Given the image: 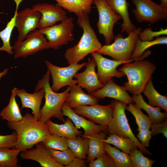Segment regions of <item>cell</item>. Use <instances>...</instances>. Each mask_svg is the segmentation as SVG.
<instances>
[{"label": "cell", "mask_w": 167, "mask_h": 167, "mask_svg": "<svg viewBox=\"0 0 167 167\" xmlns=\"http://www.w3.org/2000/svg\"><path fill=\"white\" fill-rule=\"evenodd\" d=\"M167 29L161 28L158 31H153L151 28H148L140 32L139 34V37L142 41H151L155 38L161 36H166Z\"/></svg>", "instance_id": "cell-39"}, {"label": "cell", "mask_w": 167, "mask_h": 167, "mask_svg": "<svg viewBox=\"0 0 167 167\" xmlns=\"http://www.w3.org/2000/svg\"><path fill=\"white\" fill-rule=\"evenodd\" d=\"M132 97L136 106L147 113L152 124L161 123L167 118V112H161L160 107H154L149 105L144 101L141 94L133 95Z\"/></svg>", "instance_id": "cell-25"}, {"label": "cell", "mask_w": 167, "mask_h": 167, "mask_svg": "<svg viewBox=\"0 0 167 167\" xmlns=\"http://www.w3.org/2000/svg\"><path fill=\"white\" fill-rule=\"evenodd\" d=\"M47 149L63 151L68 148L66 138L52 134L43 142Z\"/></svg>", "instance_id": "cell-38"}, {"label": "cell", "mask_w": 167, "mask_h": 167, "mask_svg": "<svg viewBox=\"0 0 167 167\" xmlns=\"http://www.w3.org/2000/svg\"><path fill=\"white\" fill-rule=\"evenodd\" d=\"M16 88H14L12 90L8 104L0 113L2 119L8 122H18L23 117L16 100Z\"/></svg>", "instance_id": "cell-27"}, {"label": "cell", "mask_w": 167, "mask_h": 167, "mask_svg": "<svg viewBox=\"0 0 167 167\" xmlns=\"http://www.w3.org/2000/svg\"><path fill=\"white\" fill-rule=\"evenodd\" d=\"M104 147L105 151L113 160L115 167H131V161L129 154L105 143Z\"/></svg>", "instance_id": "cell-30"}, {"label": "cell", "mask_w": 167, "mask_h": 167, "mask_svg": "<svg viewBox=\"0 0 167 167\" xmlns=\"http://www.w3.org/2000/svg\"><path fill=\"white\" fill-rule=\"evenodd\" d=\"M126 107V110L130 112L134 116L138 128V131L143 129H150L152 123L148 116L144 114L141 109L135 104L130 103Z\"/></svg>", "instance_id": "cell-35"}, {"label": "cell", "mask_w": 167, "mask_h": 167, "mask_svg": "<svg viewBox=\"0 0 167 167\" xmlns=\"http://www.w3.org/2000/svg\"><path fill=\"white\" fill-rule=\"evenodd\" d=\"M45 63L51 75L53 83L51 87L55 92L66 86H71L77 84L73 78L78 71L85 66L87 62L80 64H74L66 67H60L46 60Z\"/></svg>", "instance_id": "cell-10"}, {"label": "cell", "mask_w": 167, "mask_h": 167, "mask_svg": "<svg viewBox=\"0 0 167 167\" xmlns=\"http://www.w3.org/2000/svg\"><path fill=\"white\" fill-rule=\"evenodd\" d=\"M66 139L68 148L75 157L86 159L88 148L87 138L79 135L75 138Z\"/></svg>", "instance_id": "cell-31"}, {"label": "cell", "mask_w": 167, "mask_h": 167, "mask_svg": "<svg viewBox=\"0 0 167 167\" xmlns=\"http://www.w3.org/2000/svg\"><path fill=\"white\" fill-rule=\"evenodd\" d=\"M86 162L84 159L75 157L66 167H87Z\"/></svg>", "instance_id": "cell-44"}, {"label": "cell", "mask_w": 167, "mask_h": 167, "mask_svg": "<svg viewBox=\"0 0 167 167\" xmlns=\"http://www.w3.org/2000/svg\"><path fill=\"white\" fill-rule=\"evenodd\" d=\"M74 27L73 18L68 17L58 24L39 30L46 36L49 49H58L62 45L75 40Z\"/></svg>", "instance_id": "cell-7"}, {"label": "cell", "mask_w": 167, "mask_h": 167, "mask_svg": "<svg viewBox=\"0 0 167 167\" xmlns=\"http://www.w3.org/2000/svg\"><path fill=\"white\" fill-rule=\"evenodd\" d=\"M41 16L39 12L29 8L17 13L15 27L18 32V41L24 40L29 33L37 28Z\"/></svg>", "instance_id": "cell-15"}, {"label": "cell", "mask_w": 167, "mask_h": 167, "mask_svg": "<svg viewBox=\"0 0 167 167\" xmlns=\"http://www.w3.org/2000/svg\"><path fill=\"white\" fill-rule=\"evenodd\" d=\"M77 17V24L82 29L83 33L77 43L64 53L65 58L69 65L78 63L88 54L97 51L102 46L90 24L88 14L83 13Z\"/></svg>", "instance_id": "cell-2"}, {"label": "cell", "mask_w": 167, "mask_h": 167, "mask_svg": "<svg viewBox=\"0 0 167 167\" xmlns=\"http://www.w3.org/2000/svg\"><path fill=\"white\" fill-rule=\"evenodd\" d=\"M63 114L70 118L78 129H83L84 133L81 136L87 138L94 133L102 131L108 133L107 126L97 124L75 113L65 102L62 107Z\"/></svg>", "instance_id": "cell-17"}, {"label": "cell", "mask_w": 167, "mask_h": 167, "mask_svg": "<svg viewBox=\"0 0 167 167\" xmlns=\"http://www.w3.org/2000/svg\"><path fill=\"white\" fill-rule=\"evenodd\" d=\"M32 9L41 15L37 26L39 30L52 26L68 18L65 10L58 5L45 3H38L34 5Z\"/></svg>", "instance_id": "cell-14"}, {"label": "cell", "mask_w": 167, "mask_h": 167, "mask_svg": "<svg viewBox=\"0 0 167 167\" xmlns=\"http://www.w3.org/2000/svg\"><path fill=\"white\" fill-rule=\"evenodd\" d=\"M108 133L102 131L94 133L87 138L88 148L87 157V162L89 163L105 152L104 140Z\"/></svg>", "instance_id": "cell-24"}, {"label": "cell", "mask_w": 167, "mask_h": 167, "mask_svg": "<svg viewBox=\"0 0 167 167\" xmlns=\"http://www.w3.org/2000/svg\"><path fill=\"white\" fill-rule=\"evenodd\" d=\"M137 135V139L144 147H148L152 137V133L150 129H143L139 130Z\"/></svg>", "instance_id": "cell-43"}, {"label": "cell", "mask_w": 167, "mask_h": 167, "mask_svg": "<svg viewBox=\"0 0 167 167\" xmlns=\"http://www.w3.org/2000/svg\"><path fill=\"white\" fill-rule=\"evenodd\" d=\"M165 8L167 9V0H161V4Z\"/></svg>", "instance_id": "cell-46"}, {"label": "cell", "mask_w": 167, "mask_h": 167, "mask_svg": "<svg viewBox=\"0 0 167 167\" xmlns=\"http://www.w3.org/2000/svg\"><path fill=\"white\" fill-rule=\"evenodd\" d=\"M47 149L54 160L64 167L69 164L75 157L69 148L63 151Z\"/></svg>", "instance_id": "cell-37"}, {"label": "cell", "mask_w": 167, "mask_h": 167, "mask_svg": "<svg viewBox=\"0 0 167 167\" xmlns=\"http://www.w3.org/2000/svg\"><path fill=\"white\" fill-rule=\"evenodd\" d=\"M156 68L153 63L143 59L124 63L119 70L127 77L123 87L133 95L141 94Z\"/></svg>", "instance_id": "cell-4"}, {"label": "cell", "mask_w": 167, "mask_h": 167, "mask_svg": "<svg viewBox=\"0 0 167 167\" xmlns=\"http://www.w3.org/2000/svg\"><path fill=\"white\" fill-rule=\"evenodd\" d=\"M17 140V135L15 131L10 134L0 135V147L14 148Z\"/></svg>", "instance_id": "cell-41"}, {"label": "cell", "mask_w": 167, "mask_h": 167, "mask_svg": "<svg viewBox=\"0 0 167 167\" xmlns=\"http://www.w3.org/2000/svg\"><path fill=\"white\" fill-rule=\"evenodd\" d=\"M69 86V91L65 102L71 109L80 106L98 104L99 99L86 94L77 84Z\"/></svg>", "instance_id": "cell-21"}, {"label": "cell", "mask_w": 167, "mask_h": 167, "mask_svg": "<svg viewBox=\"0 0 167 167\" xmlns=\"http://www.w3.org/2000/svg\"><path fill=\"white\" fill-rule=\"evenodd\" d=\"M93 4L96 7L98 14L96 26L98 32L105 38V45L111 44L113 40L114 26L121 16L116 13L105 0H94Z\"/></svg>", "instance_id": "cell-8"}, {"label": "cell", "mask_w": 167, "mask_h": 167, "mask_svg": "<svg viewBox=\"0 0 167 167\" xmlns=\"http://www.w3.org/2000/svg\"><path fill=\"white\" fill-rule=\"evenodd\" d=\"M88 163L89 167H115L113 160L106 152Z\"/></svg>", "instance_id": "cell-40"}, {"label": "cell", "mask_w": 167, "mask_h": 167, "mask_svg": "<svg viewBox=\"0 0 167 167\" xmlns=\"http://www.w3.org/2000/svg\"><path fill=\"white\" fill-rule=\"evenodd\" d=\"M104 143L112 144L122 151L129 154L133 150L138 148L135 143L131 139L114 134H109L104 139Z\"/></svg>", "instance_id": "cell-29"}, {"label": "cell", "mask_w": 167, "mask_h": 167, "mask_svg": "<svg viewBox=\"0 0 167 167\" xmlns=\"http://www.w3.org/2000/svg\"><path fill=\"white\" fill-rule=\"evenodd\" d=\"M45 123L52 134L59 136L73 138L80 135L82 133L68 117L63 124L55 123L50 119L48 120Z\"/></svg>", "instance_id": "cell-23"}, {"label": "cell", "mask_w": 167, "mask_h": 167, "mask_svg": "<svg viewBox=\"0 0 167 167\" xmlns=\"http://www.w3.org/2000/svg\"><path fill=\"white\" fill-rule=\"evenodd\" d=\"M167 44V37L164 36L156 38L151 41H142L138 37L131 55V59H136L141 57L149 48L158 45Z\"/></svg>", "instance_id": "cell-33"}, {"label": "cell", "mask_w": 167, "mask_h": 167, "mask_svg": "<svg viewBox=\"0 0 167 167\" xmlns=\"http://www.w3.org/2000/svg\"><path fill=\"white\" fill-rule=\"evenodd\" d=\"M72 110L77 114L98 124L107 126L112 118V103L106 105L98 104L80 106Z\"/></svg>", "instance_id": "cell-13"}, {"label": "cell", "mask_w": 167, "mask_h": 167, "mask_svg": "<svg viewBox=\"0 0 167 167\" xmlns=\"http://www.w3.org/2000/svg\"><path fill=\"white\" fill-rule=\"evenodd\" d=\"M8 70V69L6 68L2 72H0V80L2 77L7 74Z\"/></svg>", "instance_id": "cell-45"}, {"label": "cell", "mask_w": 167, "mask_h": 167, "mask_svg": "<svg viewBox=\"0 0 167 167\" xmlns=\"http://www.w3.org/2000/svg\"><path fill=\"white\" fill-rule=\"evenodd\" d=\"M44 36L37 29L29 33L24 40L16 41L12 46L14 58H25L49 49L48 41Z\"/></svg>", "instance_id": "cell-11"}, {"label": "cell", "mask_w": 167, "mask_h": 167, "mask_svg": "<svg viewBox=\"0 0 167 167\" xmlns=\"http://www.w3.org/2000/svg\"><path fill=\"white\" fill-rule=\"evenodd\" d=\"M20 152L18 149L7 147H0V167H19L18 156Z\"/></svg>", "instance_id": "cell-34"}, {"label": "cell", "mask_w": 167, "mask_h": 167, "mask_svg": "<svg viewBox=\"0 0 167 167\" xmlns=\"http://www.w3.org/2000/svg\"><path fill=\"white\" fill-rule=\"evenodd\" d=\"M7 125L16 132L17 140L15 148L20 152L32 148L52 134L45 123L40 122L28 113L20 121L8 122Z\"/></svg>", "instance_id": "cell-1"}, {"label": "cell", "mask_w": 167, "mask_h": 167, "mask_svg": "<svg viewBox=\"0 0 167 167\" xmlns=\"http://www.w3.org/2000/svg\"><path fill=\"white\" fill-rule=\"evenodd\" d=\"M135 6L132 10L136 19L139 23L147 22L154 24L167 19V9L152 0H130Z\"/></svg>", "instance_id": "cell-9"}, {"label": "cell", "mask_w": 167, "mask_h": 167, "mask_svg": "<svg viewBox=\"0 0 167 167\" xmlns=\"http://www.w3.org/2000/svg\"><path fill=\"white\" fill-rule=\"evenodd\" d=\"M110 7L122 19L121 24V33L125 32L128 35L136 28L130 19L126 0H105Z\"/></svg>", "instance_id": "cell-22"}, {"label": "cell", "mask_w": 167, "mask_h": 167, "mask_svg": "<svg viewBox=\"0 0 167 167\" xmlns=\"http://www.w3.org/2000/svg\"><path fill=\"white\" fill-rule=\"evenodd\" d=\"M152 77L149 80L143 92L148 101V104L154 107H159L167 112V97L160 94L153 85Z\"/></svg>", "instance_id": "cell-28"}, {"label": "cell", "mask_w": 167, "mask_h": 167, "mask_svg": "<svg viewBox=\"0 0 167 167\" xmlns=\"http://www.w3.org/2000/svg\"><path fill=\"white\" fill-rule=\"evenodd\" d=\"M35 146V148L21 152V158L35 161L42 167H64L54 160L42 142L38 143Z\"/></svg>", "instance_id": "cell-19"}, {"label": "cell", "mask_w": 167, "mask_h": 167, "mask_svg": "<svg viewBox=\"0 0 167 167\" xmlns=\"http://www.w3.org/2000/svg\"><path fill=\"white\" fill-rule=\"evenodd\" d=\"M16 94L20 100L21 109H31L33 116L39 120L40 118L41 101L45 95L44 89L41 88L38 91L30 93L27 92L24 89L16 88Z\"/></svg>", "instance_id": "cell-20"}, {"label": "cell", "mask_w": 167, "mask_h": 167, "mask_svg": "<svg viewBox=\"0 0 167 167\" xmlns=\"http://www.w3.org/2000/svg\"><path fill=\"white\" fill-rule=\"evenodd\" d=\"M96 66L94 59L89 58L85 66V69L82 72H77L74 76L77 84L82 88L85 89L90 94L104 85L99 79L95 71Z\"/></svg>", "instance_id": "cell-16"}, {"label": "cell", "mask_w": 167, "mask_h": 167, "mask_svg": "<svg viewBox=\"0 0 167 167\" xmlns=\"http://www.w3.org/2000/svg\"><path fill=\"white\" fill-rule=\"evenodd\" d=\"M91 54L97 67V74L99 79L104 84L113 77L120 78L125 75L124 73L117 70V67L120 65L144 58L142 56L136 59H131L127 61H120L107 58L96 52H92Z\"/></svg>", "instance_id": "cell-12"}, {"label": "cell", "mask_w": 167, "mask_h": 167, "mask_svg": "<svg viewBox=\"0 0 167 167\" xmlns=\"http://www.w3.org/2000/svg\"><path fill=\"white\" fill-rule=\"evenodd\" d=\"M18 7H16L13 16L7 22L5 28L0 31V38L3 43L2 45L0 47V51H5L10 55L14 54L12 46L10 45V41L12 32L15 27V19L18 13Z\"/></svg>", "instance_id": "cell-32"}, {"label": "cell", "mask_w": 167, "mask_h": 167, "mask_svg": "<svg viewBox=\"0 0 167 167\" xmlns=\"http://www.w3.org/2000/svg\"><path fill=\"white\" fill-rule=\"evenodd\" d=\"M142 31L141 28H136L126 37H124L122 34L118 33L114 36L113 43L102 45L96 52L109 56L113 60H129L132 59L131 55L139 37V34Z\"/></svg>", "instance_id": "cell-5"}, {"label": "cell", "mask_w": 167, "mask_h": 167, "mask_svg": "<svg viewBox=\"0 0 167 167\" xmlns=\"http://www.w3.org/2000/svg\"><path fill=\"white\" fill-rule=\"evenodd\" d=\"M150 128L152 135L155 136L159 133H161L165 138H167V119H165L162 122L156 124H152Z\"/></svg>", "instance_id": "cell-42"}, {"label": "cell", "mask_w": 167, "mask_h": 167, "mask_svg": "<svg viewBox=\"0 0 167 167\" xmlns=\"http://www.w3.org/2000/svg\"><path fill=\"white\" fill-rule=\"evenodd\" d=\"M57 5L78 16L81 14H90L94 0H54Z\"/></svg>", "instance_id": "cell-26"}, {"label": "cell", "mask_w": 167, "mask_h": 167, "mask_svg": "<svg viewBox=\"0 0 167 167\" xmlns=\"http://www.w3.org/2000/svg\"><path fill=\"white\" fill-rule=\"evenodd\" d=\"M91 94L99 99L108 97L127 105L134 103L132 97L128 94L124 87L117 84L112 79L104 84L101 88Z\"/></svg>", "instance_id": "cell-18"}, {"label": "cell", "mask_w": 167, "mask_h": 167, "mask_svg": "<svg viewBox=\"0 0 167 167\" xmlns=\"http://www.w3.org/2000/svg\"><path fill=\"white\" fill-rule=\"evenodd\" d=\"M50 74L48 70L42 78L38 80L34 92L38 91L43 88L45 90V102L40 109V118L39 121L45 123L50 118H55L63 122H65L62 107L69 92L68 86L63 92L57 93L51 88L49 84Z\"/></svg>", "instance_id": "cell-3"}, {"label": "cell", "mask_w": 167, "mask_h": 167, "mask_svg": "<svg viewBox=\"0 0 167 167\" xmlns=\"http://www.w3.org/2000/svg\"><path fill=\"white\" fill-rule=\"evenodd\" d=\"M111 102L113 105V115L107 126L108 133L130 138L143 153L151 155V152L141 143L131 130L125 112L127 104L115 99Z\"/></svg>", "instance_id": "cell-6"}, {"label": "cell", "mask_w": 167, "mask_h": 167, "mask_svg": "<svg viewBox=\"0 0 167 167\" xmlns=\"http://www.w3.org/2000/svg\"><path fill=\"white\" fill-rule=\"evenodd\" d=\"M131 161V167H151L155 160L145 156L139 150L135 149L129 154Z\"/></svg>", "instance_id": "cell-36"}]
</instances>
